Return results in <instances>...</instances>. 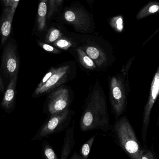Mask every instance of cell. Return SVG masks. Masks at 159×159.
Segmentation results:
<instances>
[{
  "mask_svg": "<svg viewBox=\"0 0 159 159\" xmlns=\"http://www.w3.org/2000/svg\"><path fill=\"white\" fill-rule=\"evenodd\" d=\"M80 126L82 132L100 129L107 132L111 130L106 97L98 80L88 97Z\"/></svg>",
  "mask_w": 159,
  "mask_h": 159,
  "instance_id": "6da1fadb",
  "label": "cell"
},
{
  "mask_svg": "<svg viewBox=\"0 0 159 159\" xmlns=\"http://www.w3.org/2000/svg\"><path fill=\"white\" fill-rule=\"evenodd\" d=\"M113 140L132 159H140L142 149L135 133L127 118L116 121L112 129Z\"/></svg>",
  "mask_w": 159,
  "mask_h": 159,
  "instance_id": "7a4b0ae2",
  "label": "cell"
},
{
  "mask_svg": "<svg viewBox=\"0 0 159 159\" xmlns=\"http://www.w3.org/2000/svg\"><path fill=\"white\" fill-rule=\"evenodd\" d=\"M20 58L16 41L9 40L3 47L1 56V71L5 78L10 80L19 73Z\"/></svg>",
  "mask_w": 159,
  "mask_h": 159,
  "instance_id": "3957f363",
  "label": "cell"
},
{
  "mask_svg": "<svg viewBox=\"0 0 159 159\" xmlns=\"http://www.w3.org/2000/svg\"><path fill=\"white\" fill-rule=\"evenodd\" d=\"M92 59L99 69H106L113 62L112 50L93 40H88L80 46Z\"/></svg>",
  "mask_w": 159,
  "mask_h": 159,
  "instance_id": "277c9868",
  "label": "cell"
},
{
  "mask_svg": "<svg viewBox=\"0 0 159 159\" xmlns=\"http://www.w3.org/2000/svg\"><path fill=\"white\" fill-rule=\"evenodd\" d=\"M71 117V113L69 108L60 113L51 115L39 130L36 139L47 138L49 135L62 131L69 126Z\"/></svg>",
  "mask_w": 159,
  "mask_h": 159,
  "instance_id": "5b68a950",
  "label": "cell"
},
{
  "mask_svg": "<svg viewBox=\"0 0 159 159\" xmlns=\"http://www.w3.org/2000/svg\"><path fill=\"white\" fill-rule=\"evenodd\" d=\"M109 89L112 109L116 116H119L125 110L126 102V88L122 77L113 76L110 79Z\"/></svg>",
  "mask_w": 159,
  "mask_h": 159,
  "instance_id": "8992f818",
  "label": "cell"
},
{
  "mask_svg": "<svg viewBox=\"0 0 159 159\" xmlns=\"http://www.w3.org/2000/svg\"><path fill=\"white\" fill-rule=\"evenodd\" d=\"M71 72L70 65H62L55 68L54 73L49 79L40 87H36L33 97H37L48 93L65 83L69 79Z\"/></svg>",
  "mask_w": 159,
  "mask_h": 159,
  "instance_id": "52a82bcc",
  "label": "cell"
},
{
  "mask_svg": "<svg viewBox=\"0 0 159 159\" xmlns=\"http://www.w3.org/2000/svg\"><path fill=\"white\" fill-rule=\"evenodd\" d=\"M63 18L76 31L86 33L90 30V18L87 12L81 8L73 7L68 9L63 14Z\"/></svg>",
  "mask_w": 159,
  "mask_h": 159,
  "instance_id": "ba28073f",
  "label": "cell"
},
{
  "mask_svg": "<svg viewBox=\"0 0 159 159\" xmlns=\"http://www.w3.org/2000/svg\"><path fill=\"white\" fill-rule=\"evenodd\" d=\"M70 103L69 90L64 87L58 88L50 95L48 104V112L51 115L60 113L69 108Z\"/></svg>",
  "mask_w": 159,
  "mask_h": 159,
  "instance_id": "9c48e42d",
  "label": "cell"
},
{
  "mask_svg": "<svg viewBox=\"0 0 159 159\" xmlns=\"http://www.w3.org/2000/svg\"><path fill=\"white\" fill-rule=\"evenodd\" d=\"M159 93V66L158 69L155 75V77L151 84L150 94L148 101L146 105L143 114V140L146 138L147 131L149 125L150 114L153 106Z\"/></svg>",
  "mask_w": 159,
  "mask_h": 159,
  "instance_id": "30bf717a",
  "label": "cell"
},
{
  "mask_svg": "<svg viewBox=\"0 0 159 159\" xmlns=\"http://www.w3.org/2000/svg\"><path fill=\"white\" fill-rule=\"evenodd\" d=\"M18 77V73L9 80V83L0 103L1 108L7 113L13 112L16 106Z\"/></svg>",
  "mask_w": 159,
  "mask_h": 159,
  "instance_id": "8fae6325",
  "label": "cell"
},
{
  "mask_svg": "<svg viewBox=\"0 0 159 159\" xmlns=\"http://www.w3.org/2000/svg\"><path fill=\"white\" fill-rule=\"evenodd\" d=\"M15 12L11 7H5L0 20V35L1 36V48L7 42L11 31L12 21Z\"/></svg>",
  "mask_w": 159,
  "mask_h": 159,
  "instance_id": "7c38bea8",
  "label": "cell"
},
{
  "mask_svg": "<svg viewBox=\"0 0 159 159\" xmlns=\"http://www.w3.org/2000/svg\"><path fill=\"white\" fill-rule=\"evenodd\" d=\"M74 126L67 129L63 142V147L61 150V158L59 159H67L72 151L74 146Z\"/></svg>",
  "mask_w": 159,
  "mask_h": 159,
  "instance_id": "4fadbf2b",
  "label": "cell"
},
{
  "mask_svg": "<svg viewBox=\"0 0 159 159\" xmlns=\"http://www.w3.org/2000/svg\"><path fill=\"white\" fill-rule=\"evenodd\" d=\"M48 0H40L37 13V28L39 31L44 30L46 26Z\"/></svg>",
  "mask_w": 159,
  "mask_h": 159,
  "instance_id": "5bb4252c",
  "label": "cell"
},
{
  "mask_svg": "<svg viewBox=\"0 0 159 159\" xmlns=\"http://www.w3.org/2000/svg\"><path fill=\"white\" fill-rule=\"evenodd\" d=\"M75 50L77 52L80 62L84 68L89 70H96L97 66L94 61L80 47L76 48Z\"/></svg>",
  "mask_w": 159,
  "mask_h": 159,
  "instance_id": "9a60e30c",
  "label": "cell"
},
{
  "mask_svg": "<svg viewBox=\"0 0 159 159\" xmlns=\"http://www.w3.org/2000/svg\"><path fill=\"white\" fill-rule=\"evenodd\" d=\"M55 47L61 50H69L71 48L75 46L74 43L68 37L62 36L52 44Z\"/></svg>",
  "mask_w": 159,
  "mask_h": 159,
  "instance_id": "2e32d148",
  "label": "cell"
},
{
  "mask_svg": "<svg viewBox=\"0 0 159 159\" xmlns=\"http://www.w3.org/2000/svg\"><path fill=\"white\" fill-rule=\"evenodd\" d=\"M63 36V34L59 30L52 28L49 29L46 35L45 42L47 43L52 44Z\"/></svg>",
  "mask_w": 159,
  "mask_h": 159,
  "instance_id": "e0dca14e",
  "label": "cell"
},
{
  "mask_svg": "<svg viewBox=\"0 0 159 159\" xmlns=\"http://www.w3.org/2000/svg\"><path fill=\"white\" fill-rule=\"evenodd\" d=\"M95 136L96 135H94L91 137L81 147V150H80V154H81L80 157L83 159H88Z\"/></svg>",
  "mask_w": 159,
  "mask_h": 159,
  "instance_id": "ac0fdd59",
  "label": "cell"
},
{
  "mask_svg": "<svg viewBox=\"0 0 159 159\" xmlns=\"http://www.w3.org/2000/svg\"><path fill=\"white\" fill-rule=\"evenodd\" d=\"M111 27L118 32H121L123 30V19L120 16L114 17L109 22Z\"/></svg>",
  "mask_w": 159,
  "mask_h": 159,
  "instance_id": "d6986e66",
  "label": "cell"
},
{
  "mask_svg": "<svg viewBox=\"0 0 159 159\" xmlns=\"http://www.w3.org/2000/svg\"><path fill=\"white\" fill-rule=\"evenodd\" d=\"M63 0H48V11L47 18L49 19L57 11L58 8L62 3Z\"/></svg>",
  "mask_w": 159,
  "mask_h": 159,
  "instance_id": "ffe728a7",
  "label": "cell"
},
{
  "mask_svg": "<svg viewBox=\"0 0 159 159\" xmlns=\"http://www.w3.org/2000/svg\"><path fill=\"white\" fill-rule=\"evenodd\" d=\"M43 145V152L46 159H59L48 143L45 142Z\"/></svg>",
  "mask_w": 159,
  "mask_h": 159,
  "instance_id": "44dd1931",
  "label": "cell"
},
{
  "mask_svg": "<svg viewBox=\"0 0 159 159\" xmlns=\"http://www.w3.org/2000/svg\"><path fill=\"white\" fill-rule=\"evenodd\" d=\"M37 43H38V45L44 50L49 52V53H52V54H60L62 52L61 50H60L61 49H58L49 44L43 43L40 41H37Z\"/></svg>",
  "mask_w": 159,
  "mask_h": 159,
  "instance_id": "7402d4cb",
  "label": "cell"
},
{
  "mask_svg": "<svg viewBox=\"0 0 159 159\" xmlns=\"http://www.w3.org/2000/svg\"><path fill=\"white\" fill-rule=\"evenodd\" d=\"M140 159H155L153 153L148 149L141 150Z\"/></svg>",
  "mask_w": 159,
  "mask_h": 159,
  "instance_id": "603a6c76",
  "label": "cell"
},
{
  "mask_svg": "<svg viewBox=\"0 0 159 159\" xmlns=\"http://www.w3.org/2000/svg\"><path fill=\"white\" fill-rule=\"evenodd\" d=\"M55 69V68H54H54H50V69H49L47 73L45 75V76H44L42 80H41V82L38 84L37 87H41V86H43V85L49 79V78L51 77V75L54 73Z\"/></svg>",
  "mask_w": 159,
  "mask_h": 159,
  "instance_id": "cb8c5ba5",
  "label": "cell"
},
{
  "mask_svg": "<svg viewBox=\"0 0 159 159\" xmlns=\"http://www.w3.org/2000/svg\"><path fill=\"white\" fill-rule=\"evenodd\" d=\"M20 0H11V2H10V5L9 7H11L12 10L13 11L15 12L16 11V8L17 7L18 4Z\"/></svg>",
  "mask_w": 159,
  "mask_h": 159,
  "instance_id": "d4e9b609",
  "label": "cell"
},
{
  "mask_svg": "<svg viewBox=\"0 0 159 159\" xmlns=\"http://www.w3.org/2000/svg\"><path fill=\"white\" fill-rule=\"evenodd\" d=\"M159 7L158 6L153 5L150 7V8H149V12L151 13H155L157 12L159 10Z\"/></svg>",
  "mask_w": 159,
  "mask_h": 159,
  "instance_id": "484cf974",
  "label": "cell"
},
{
  "mask_svg": "<svg viewBox=\"0 0 159 159\" xmlns=\"http://www.w3.org/2000/svg\"><path fill=\"white\" fill-rule=\"evenodd\" d=\"M4 91V86L3 82L2 80L0 75V95L2 93H3Z\"/></svg>",
  "mask_w": 159,
  "mask_h": 159,
  "instance_id": "4316f807",
  "label": "cell"
},
{
  "mask_svg": "<svg viewBox=\"0 0 159 159\" xmlns=\"http://www.w3.org/2000/svg\"><path fill=\"white\" fill-rule=\"evenodd\" d=\"M11 0H2L5 7H10Z\"/></svg>",
  "mask_w": 159,
  "mask_h": 159,
  "instance_id": "83f0119b",
  "label": "cell"
},
{
  "mask_svg": "<svg viewBox=\"0 0 159 159\" xmlns=\"http://www.w3.org/2000/svg\"><path fill=\"white\" fill-rule=\"evenodd\" d=\"M70 159H83L81 157L79 156V155L77 154V153H76V152H75L74 153L73 155V157H71Z\"/></svg>",
  "mask_w": 159,
  "mask_h": 159,
  "instance_id": "f1b7e54d",
  "label": "cell"
}]
</instances>
